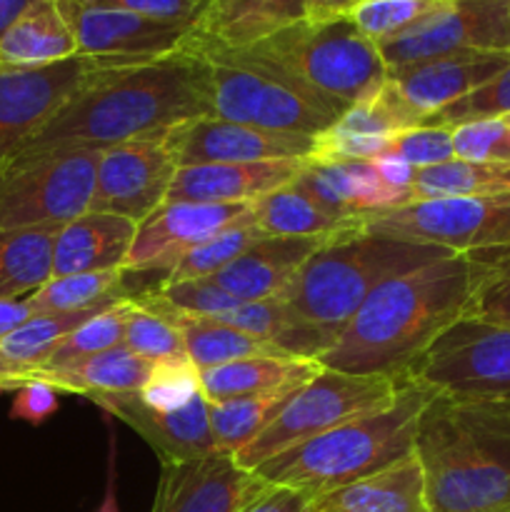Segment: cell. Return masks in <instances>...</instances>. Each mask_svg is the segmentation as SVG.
Listing matches in <instances>:
<instances>
[{
  "label": "cell",
  "mask_w": 510,
  "mask_h": 512,
  "mask_svg": "<svg viewBox=\"0 0 510 512\" xmlns=\"http://www.w3.org/2000/svg\"><path fill=\"white\" fill-rule=\"evenodd\" d=\"M205 115H210L205 63L198 53L183 50L103 70L20 145L105 150L128 140L168 135Z\"/></svg>",
  "instance_id": "6da1fadb"
},
{
  "label": "cell",
  "mask_w": 510,
  "mask_h": 512,
  "mask_svg": "<svg viewBox=\"0 0 510 512\" xmlns=\"http://www.w3.org/2000/svg\"><path fill=\"white\" fill-rule=\"evenodd\" d=\"M468 298L470 263L465 253L443 255L385 280L318 363L350 375L405 380L430 343L465 318Z\"/></svg>",
  "instance_id": "7a4b0ae2"
},
{
  "label": "cell",
  "mask_w": 510,
  "mask_h": 512,
  "mask_svg": "<svg viewBox=\"0 0 510 512\" xmlns=\"http://www.w3.org/2000/svg\"><path fill=\"white\" fill-rule=\"evenodd\" d=\"M428 512H510V395L445 398L415 435Z\"/></svg>",
  "instance_id": "3957f363"
},
{
  "label": "cell",
  "mask_w": 510,
  "mask_h": 512,
  "mask_svg": "<svg viewBox=\"0 0 510 512\" xmlns=\"http://www.w3.org/2000/svg\"><path fill=\"white\" fill-rule=\"evenodd\" d=\"M438 398L425 385L403 380L388 408L348 420L328 433L295 445L253 473L265 485H283L313 498L373 478L415 455V435L428 405Z\"/></svg>",
  "instance_id": "277c9868"
},
{
  "label": "cell",
  "mask_w": 510,
  "mask_h": 512,
  "mask_svg": "<svg viewBox=\"0 0 510 512\" xmlns=\"http://www.w3.org/2000/svg\"><path fill=\"white\" fill-rule=\"evenodd\" d=\"M443 255H450V250L360 230L315 250L278 303H283L295 320L338 340L378 285Z\"/></svg>",
  "instance_id": "5b68a950"
},
{
  "label": "cell",
  "mask_w": 510,
  "mask_h": 512,
  "mask_svg": "<svg viewBox=\"0 0 510 512\" xmlns=\"http://www.w3.org/2000/svg\"><path fill=\"white\" fill-rule=\"evenodd\" d=\"M298 85L335 118L373 95L388 78L378 45L348 18L313 23L300 20L253 48L235 50Z\"/></svg>",
  "instance_id": "8992f818"
},
{
  "label": "cell",
  "mask_w": 510,
  "mask_h": 512,
  "mask_svg": "<svg viewBox=\"0 0 510 512\" xmlns=\"http://www.w3.org/2000/svg\"><path fill=\"white\" fill-rule=\"evenodd\" d=\"M103 150L20 145L0 160V228H63L90 213Z\"/></svg>",
  "instance_id": "52a82bcc"
},
{
  "label": "cell",
  "mask_w": 510,
  "mask_h": 512,
  "mask_svg": "<svg viewBox=\"0 0 510 512\" xmlns=\"http://www.w3.org/2000/svg\"><path fill=\"white\" fill-rule=\"evenodd\" d=\"M198 55L205 63V103L213 118L310 138L338 120L298 85L255 60L220 50Z\"/></svg>",
  "instance_id": "ba28073f"
},
{
  "label": "cell",
  "mask_w": 510,
  "mask_h": 512,
  "mask_svg": "<svg viewBox=\"0 0 510 512\" xmlns=\"http://www.w3.org/2000/svg\"><path fill=\"white\" fill-rule=\"evenodd\" d=\"M403 380L385 378V375H350L340 370L320 368L310 383L295 390L285 408L275 415L273 423L245 445L235 463L253 473L275 455L295 448V445L313 440L348 420L360 415L383 410L398 398Z\"/></svg>",
  "instance_id": "9c48e42d"
},
{
  "label": "cell",
  "mask_w": 510,
  "mask_h": 512,
  "mask_svg": "<svg viewBox=\"0 0 510 512\" xmlns=\"http://www.w3.org/2000/svg\"><path fill=\"white\" fill-rule=\"evenodd\" d=\"M363 230L403 243L435 245L450 253L508 245L510 193L413 200L388 213L368 215Z\"/></svg>",
  "instance_id": "30bf717a"
},
{
  "label": "cell",
  "mask_w": 510,
  "mask_h": 512,
  "mask_svg": "<svg viewBox=\"0 0 510 512\" xmlns=\"http://www.w3.org/2000/svg\"><path fill=\"white\" fill-rule=\"evenodd\" d=\"M405 380L445 398L510 395V328L463 318L430 343Z\"/></svg>",
  "instance_id": "8fae6325"
},
{
  "label": "cell",
  "mask_w": 510,
  "mask_h": 512,
  "mask_svg": "<svg viewBox=\"0 0 510 512\" xmlns=\"http://www.w3.org/2000/svg\"><path fill=\"white\" fill-rule=\"evenodd\" d=\"M378 50L388 70L468 50L510 53V0L445 3L400 35L380 43Z\"/></svg>",
  "instance_id": "7c38bea8"
},
{
  "label": "cell",
  "mask_w": 510,
  "mask_h": 512,
  "mask_svg": "<svg viewBox=\"0 0 510 512\" xmlns=\"http://www.w3.org/2000/svg\"><path fill=\"white\" fill-rule=\"evenodd\" d=\"M115 60L75 58L38 70H0V160L38 133Z\"/></svg>",
  "instance_id": "4fadbf2b"
},
{
  "label": "cell",
  "mask_w": 510,
  "mask_h": 512,
  "mask_svg": "<svg viewBox=\"0 0 510 512\" xmlns=\"http://www.w3.org/2000/svg\"><path fill=\"white\" fill-rule=\"evenodd\" d=\"M175 173L178 158L170 133L110 145L100 153L90 210L143 223L168 200Z\"/></svg>",
  "instance_id": "5bb4252c"
},
{
  "label": "cell",
  "mask_w": 510,
  "mask_h": 512,
  "mask_svg": "<svg viewBox=\"0 0 510 512\" xmlns=\"http://www.w3.org/2000/svg\"><path fill=\"white\" fill-rule=\"evenodd\" d=\"M65 20L78 43V55L115 60V63H148L183 53L188 45V25L163 23L113 8H95L78 0H58Z\"/></svg>",
  "instance_id": "9a60e30c"
},
{
  "label": "cell",
  "mask_w": 510,
  "mask_h": 512,
  "mask_svg": "<svg viewBox=\"0 0 510 512\" xmlns=\"http://www.w3.org/2000/svg\"><path fill=\"white\" fill-rule=\"evenodd\" d=\"M250 218V203H163L138 223L125 273H170L180 258L205 240Z\"/></svg>",
  "instance_id": "2e32d148"
},
{
  "label": "cell",
  "mask_w": 510,
  "mask_h": 512,
  "mask_svg": "<svg viewBox=\"0 0 510 512\" xmlns=\"http://www.w3.org/2000/svg\"><path fill=\"white\" fill-rule=\"evenodd\" d=\"M178 168L205 163H260V160H308L313 153L310 135L278 133L253 125L228 123L213 115L190 120L170 133Z\"/></svg>",
  "instance_id": "e0dca14e"
},
{
  "label": "cell",
  "mask_w": 510,
  "mask_h": 512,
  "mask_svg": "<svg viewBox=\"0 0 510 512\" xmlns=\"http://www.w3.org/2000/svg\"><path fill=\"white\" fill-rule=\"evenodd\" d=\"M510 63L508 50H468L388 70V83L428 125L440 110L488 83Z\"/></svg>",
  "instance_id": "ac0fdd59"
},
{
  "label": "cell",
  "mask_w": 510,
  "mask_h": 512,
  "mask_svg": "<svg viewBox=\"0 0 510 512\" xmlns=\"http://www.w3.org/2000/svg\"><path fill=\"white\" fill-rule=\"evenodd\" d=\"M263 488L258 475L223 455L163 465L150 512H238Z\"/></svg>",
  "instance_id": "d6986e66"
},
{
  "label": "cell",
  "mask_w": 510,
  "mask_h": 512,
  "mask_svg": "<svg viewBox=\"0 0 510 512\" xmlns=\"http://www.w3.org/2000/svg\"><path fill=\"white\" fill-rule=\"evenodd\" d=\"M93 403L133 428L155 450L160 465L193 463V460L218 455L213 430H210L208 400L203 398V393L188 408L175 410V413H158L148 408L138 393L98 395Z\"/></svg>",
  "instance_id": "ffe728a7"
},
{
  "label": "cell",
  "mask_w": 510,
  "mask_h": 512,
  "mask_svg": "<svg viewBox=\"0 0 510 512\" xmlns=\"http://www.w3.org/2000/svg\"><path fill=\"white\" fill-rule=\"evenodd\" d=\"M305 20V0H205L185 50L235 53Z\"/></svg>",
  "instance_id": "44dd1931"
},
{
  "label": "cell",
  "mask_w": 510,
  "mask_h": 512,
  "mask_svg": "<svg viewBox=\"0 0 510 512\" xmlns=\"http://www.w3.org/2000/svg\"><path fill=\"white\" fill-rule=\"evenodd\" d=\"M308 160H260V163L183 165L175 173L165 203H253L293 185Z\"/></svg>",
  "instance_id": "7402d4cb"
},
{
  "label": "cell",
  "mask_w": 510,
  "mask_h": 512,
  "mask_svg": "<svg viewBox=\"0 0 510 512\" xmlns=\"http://www.w3.org/2000/svg\"><path fill=\"white\" fill-rule=\"evenodd\" d=\"M313 203L338 218H363V215L388 213L408 205V193L390 188L373 163H305L295 180Z\"/></svg>",
  "instance_id": "603a6c76"
},
{
  "label": "cell",
  "mask_w": 510,
  "mask_h": 512,
  "mask_svg": "<svg viewBox=\"0 0 510 512\" xmlns=\"http://www.w3.org/2000/svg\"><path fill=\"white\" fill-rule=\"evenodd\" d=\"M330 240L313 238H273L255 240L228 268L213 275V283L243 303L278 300L310 255Z\"/></svg>",
  "instance_id": "cb8c5ba5"
},
{
  "label": "cell",
  "mask_w": 510,
  "mask_h": 512,
  "mask_svg": "<svg viewBox=\"0 0 510 512\" xmlns=\"http://www.w3.org/2000/svg\"><path fill=\"white\" fill-rule=\"evenodd\" d=\"M138 223L115 213H90L70 220L55 238L53 278L123 270L133 248Z\"/></svg>",
  "instance_id": "d4e9b609"
},
{
  "label": "cell",
  "mask_w": 510,
  "mask_h": 512,
  "mask_svg": "<svg viewBox=\"0 0 510 512\" xmlns=\"http://www.w3.org/2000/svg\"><path fill=\"white\" fill-rule=\"evenodd\" d=\"M78 55L58 0H35L0 35V70H38Z\"/></svg>",
  "instance_id": "484cf974"
},
{
  "label": "cell",
  "mask_w": 510,
  "mask_h": 512,
  "mask_svg": "<svg viewBox=\"0 0 510 512\" xmlns=\"http://www.w3.org/2000/svg\"><path fill=\"white\" fill-rule=\"evenodd\" d=\"M323 365L295 355H255L218 368L200 370V393L213 403L253 398L283 388H300L320 373Z\"/></svg>",
  "instance_id": "4316f807"
},
{
  "label": "cell",
  "mask_w": 510,
  "mask_h": 512,
  "mask_svg": "<svg viewBox=\"0 0 510 512\" xmlns=\"http://www.w3.org/2000/svg\"><path fill=\"white\" fill-rule=\"evenodd\" d=\"M150 370H153L150 360L140 358L125 345H118V348L90 355V358L65 365V368L33 370L20 385L43 383L58 393H75L93 400L98 395L140 393L143 385L148 383Z\"/></svg>",
  "instance_id": "83f0119b"
},
{
  "label": "cell",
  "mask_w": 510,
  "mask_h": 512,
  "mask_svg": "<svg viewBox=\"0 0 510 512\" xmlns=\"http://www.w3.org/2000/svg\"><path fill=\"white\" fill-rule=\"evenodd\" d=\"M255 228L273 238H313V240H338L343 235L360 233L365 218H338L320 208L308 198L298 185H285L275 193L250 203Z\"/></svg>",
  "instance_id": "f1b7e54d"
},
{
  "label": "cell",
  "mask_w": 510,
  "mask_h": 512,
  "mask_svg": "<svg viewBox=\"0 0 510 512\" xmlns=\"http://www.w3.org/2000/svg\"><path fill=\"white\" fill-rule=\"evenodd\" d=\"M313 512H428L418 458L413 455L373 478L320 495Z\"/></svg>",
  "instance_id": "f546056e"
},
{
  "label": "cell",
  "mask_w": 510,
  "mask_h": 512,
  "mask_svg": "<svg viewBox=\"0 0 510 512\" xmlns=\"http://www.w3.org/2000/svg\"><path fill=\"white\" fill-rule=\"evenodd\" d=\"M105 308H110V305L78 310V313L33 315L18 330L0 338V393L18 390L25 375L38 370L78 325H83L85 320H90Z\"/></svg>",
  "instance_id": "4dcf8cb0"
},
{
  "label": "cell",
  "mask_w": 510,
  "mask_h": 512,
  "mask_svg": "<svg viewBox=\"0 0 510 512\" xmlns=\"http://www.w3.org/2000/svg\"><path fill=\"white\" fill-rule=\"evenodd\" d=\"M60 228H0V300H23L53 278Z\"/></svg>",
  "instance_id": "1f68e13d"
},
{
  "label": "cell",
  "mask_w": 510,
  "mask_h": 512,
  "mask_svg": "<svg viewBox=\"0 0 510 512\" xmlns=\"http://www.w3.org/2000/svg\"><path fill=\"white\" fill-rule=\"evenodd\" d=\"M150 293H153V290H150ZM155 298H158V295H155ZM160 305L168 310L170 320H173L175 328L183 335L185 353H188V358L198 365V370L218 368V365L233 363V360L243 358H255V355H288L280 353L275 345L265 343V340L260 338H253V335L243 333V330L238 328L218 323V320L178 313V310L168 308L163 300H160Z\"/></svg>",
  "instance_id": "d6a6232c"
},
{
  "label": "cell",
  "mask_w": 510,
  "mask_h": 512,
  "mask_svg": "<svg viewBox=\"0 0 510 512\" xmlns=\"http://www.w3.org/2000/svg\"><path fill=\"white\" fill-rule=\"evenodd\" d=\"M303 388V385H300ZM283 388L253 398L228 400V403H208L210 430H213L215 453L223 458H235L248 443H253L265 428L275 420V415L285 408L295 390Z\"/></svg>",
  "instance_id": "836d02e7"
},
{
  "label": "cell",
  "mask_w": 510,
  "mask_h": 512,
  "mask_svg": "<svg viewBox=\"0 0 510 512\" xmlns=\"http://www.w3.org/2000/svg\"><path fill=\"white\" fill-rule=\"evenodd\" d=\"M510 193V165L448 160L433 168L415 170L410 203L430 198H470V195Z\"/></svg>",
  "instance_id": "e575fe53"
},
{
  "label": "cell",
  "mask_w": 510,
  "mask_h": 512,
  "mask_svg": "<svg viewBox=\"0 0 510 512\" xmlns=\"http://www.w3.org/2000/svg\"><path fill=\"white\" fill-rule=\"evenodd\" d=\"M125 270H103V273H80L50 278L35 295H30L33 315L45 313H78V310L115 305L133 298L125 288Z\"/></svg>",
  "instance_id": "d590c367"
},
{
  "label": "cell",
  "mask_w": 510,
  "mask_h": 512,
  "mask_svg": "<svg viewBox=\"0 0 510 512\" xmlns=\"http://www.w3.org/2000/svg\"><path fill=\"white\" fill-rule=\"evenodd\" d=\"M465 255L470 263V298L465 318L510 328V243Z\"/></svg>",
  "instance_id": "8d00e7d4"
},
{
  "label": "cell",
  "mask_w": 510,
  "mask_h": 512,
  "mask_svg": "<svg viewBox=\"0 0 510 512\" xmlns=\"http://www.w3.org/2000/svg\"><path fill=\"white\" fill-rule=\"evenodd\" d=\"M123 345L150 363L188 358L183 335L153 293L130 298Z\"/></svg>",
  "instance_id": "74e56055"
},
{
  "label": "cell",
  "mask_w": 510,
  "mask_h": 512,
  "mask_svg": "<svg viewBox=\"0 0 510 512\" xmlns=\"http://www.w3.org/2000/svg\"><path fill=\"white\" fill-rule=\"evenodd\" d=\"M128 308L130 298L120 300V303L110 305V308L100 310L98 315L85 320L83 325H78V328L50 353V358L45 360L40 368H65V365H73L78 363V360L90 358V355L105 353V350L123 345ZM25 378H28V375H25Z\"/></svg>",
  "instance_id": "f35d334b"
},
{
  "label": "cell",
  "mask_w": 510,
  "mask_h": 512,
  "mask_svg": "<svg viewBox=\"0 0 510 512\" xmlns=\"http://www.w3.org/2000/svg\"><path fill=\"white\" fill-rule=\"evenodd\" d=\"M263 238L258 228L253 223V215H250L245 223L233 225V228L223 230L215 238L205 240L203 245L190 250L185 258H180L175 263V268L170 273H165V283H183V280H200V278H213L220 270L228 268L235 258L245 253L255 240Z\"/></svg>",
  "instance_id": "ab89813d"
},
{
  "label": "cell",
  "mask_w": 510,
  "mask_h": 512,
  "mask_svg": "<svg viewBox=\"0 0 510 512\" xmlns=\"http://www.w3.org/2000/svg\"><path fill=\"white\" fill-rule=\"evenodd\" d=\"M440 5L445 3H433V0H363L360 5H355L348 20L370 43L380 45L408 30L410 25L423 20Z\"/></svg>",
  "instance_id": "60d3db41"
},
{
  "label": "cell",
  "mask_w": 510,
  "mask_h": 512,
  "mask_svg": "<svg viewBox=\"0 0 510 512\" xmlns=\"http://www.w3.org/2000/svg\"><path fill=\"white\" fill-rule=\"evenodd\" d=\"M140 400L158 413H175L200 395V370L190 358L158 360L153 363L148 383L140 390Z\"/></svg>",
  "instance_id": "b9f144b4"
},
{
  "label": "cell",
  "mask_w": 510,
  "mask_h": 512,
  "mask_svg": "<svg viewBox=\"0 0 510 512\" xmlns=\"http://www.w3.org/2000/svg\"><path fill=\"white\" fill-rule=\"evenodd\" d=\"M510 115V63L495 78L475 88L465 98L455 100L445 110H440L428 125H445L453 130L455 125L473 123L485 118H508Z\"/></svg>",
  "instance_id": "7bdbcfd3"
},
{
  "label": "cell",
  "mask_w": 510,
  "mask_h": 512,
  "mask_svg": "<svg viewBox=\"0 0 510 512\" xmlns=\"http://www.w3.org/2000/svg\"><path fill=\"white\" fill-rule=\"evenodd\" d=\"M153 293L158 295L168 308L178 310V313L198 315V318L210 320H220L223 315H228L230 310H235L243 303V300L225 293V290L220 288V285H215L210 278L183 280V283H165V280H160V285L153 288Z\"/></svg>",
  "instance_id": "ee69618b"
},
{
  "label": "cell",
  "mask_w": 510,
  "mask_h": 512,
  "mask_svg": "<svg viewBox=\"0 0 510 512\" xmlns=\"http://www.w3.org/2000/svg\"><path fill=\"white\" fill-rule=\"evenodd\" d=\"M453 150L458 160L510 165V123L505 118H485L455 125Z\"/></svg>",
  "instance_id": "f6af8a7d"
},
{
  "label": "cell",
  "mask_w": 510,
  "mask_h": 512,
  "mask_svg": "<svg viewBox=\"0 0 510 512\" xmlns=\"http://www.w3.org/2000/svg\"><path fill=\"white\" fill-rule=\"evenodd\" d=\"M383 155H395L413 165L415 170L448 163V160H455L453 130L445 125H418V128L400 130L390 138Z\"/></svg>",
  "instance_id": "bcb514c9"
},
{
  "label": "cell",
  "mask_w": 510,
  "mask_h": 512,
  "mask_svg": "<svg viewBox=\"0 0 510 512\" xmlns=\"http://www.w3.org/2000/svg\"><path fill=\"white\" fill-rule=\"evenodd\" d=\"M78 3L95 5V8L125 10V13L143 15V18L193 28L200 10H203L205 0H78Z\"/></svg>",
  "instance_id": "7dc6e473"
},
{
  "label": "cell",
  "mask_w": 510,
  "mask_h": 512,
  "mask_svg": "<svg viewBox=\"0 0 510 512\" xmlns=\"http://www.w3.org/2000/svg\"><path fill=\"white\" fill-rule=\"evenodd\" d=\"M13 408L10 415L15 420H25V423L40 425L50 418V415L58 410V390L48 388L43 383H28L20 385L18 390H13Z\"/></svg>",
  "instance_id": "c3c4849f"
},
{
  "label": "cell",
  "mask_w": 510,
  "mask_h": 512,
  "mask_svg": "<svg viewBox=\"0 0 510 512\" xmlns=\"http://www.w3.org/2000/svg\"><path fill=\"white\" fill-rule=\"evenodd\" d=\"M315 498L310 493L283 485H265L250 503L238 512H313Z\"/></svg>",
  "instance_id": "681fc988"
},
{
  "label": "cell",
  "mask_w": 510,
  "mask_h": 512,
  "mask_svg": "<svg viewBox=\"0 0 510 512\" xmlns=\"http://www.w3.org/2000/svg\"><path fill=\"white\" fill-rule=\"evenodd\" d=\"M370 163H373V168L378 170V175L390 185V188L400 190V193H408L410 198V185H413L415 178L413 165L395 158V155H378V158L370 160Z\"/></svg>",
  "instance_id": "f907efd6"
},
{
  "label": "cell",
  "mask_w": 510,
  "mask_h": 512,
  "mask_svg": "<svg viewBox=\"0 0 510 512\" xmlns=\"http://www.w3.org/2000/svg\"><path fill=\"white\" fill-rule=\"evenodd\" d=\"M363 0H305V20L313 23H328V20L348 18L355 5Z\"/></svg>",
  "instance_id": "816d5d0a"
},
{
  "label": "cell",
  "mask_w": 510,
  "mask_h": 512,
  "mask_svg": "<svg viewBox=\"0 0 510 512\" xmlns=\"http://www.w3.org/2000/svg\"><path fill=\"white\" fill-rule=\"evenodd\" d=\"M33 318V308H30V300H0V338L10 335L13 330H18L20 325H25Z\"/></svg>",
  "instance_id": "f5cc1de1"
},
{
  "label": "cell",
  "mask_w": 510,
  "mask_h": 512,
  "mask_svg": "<svg viewBox=\"0 0 510 512\" xmlns=\"http://www.w3.org/2000/svg\"><path fill=\"white\" fill-rule=\"evenodd\" d=\"M95 512H120L118 505V473H115V438L110 435L108 450V480H105V495Z\"/></svg>",
  "instance_id": "db71d44e"
},
{
  "label": "cell",
  "mask_w": 510,
  "mask_h": 512,
  "mask_svg": "<svg viewBox=\"0 0 510 512\" xmlns=\"http://www.w3.org/2000/svg\"><path fill=\"white\" fill-rule=\"evenodd\" d=\"M35 0H0V35L18 20L25 8H30Z\"/></svg>",
  "instance_id": "11a10c76"
},
{
  "label": "cell",
  "mask_w": 510,
  "mask_h": 512,
  "mask_svg": "<svg viewBox=\"0 0 510 512\" xmlns=\"http://www.w3.org/2000/svg\"><path fill=\"white\" fill-rule=\"evenodd\" d=\"M433 3H458V0H433Z\"/></svg>",
  "instance_id": "9f6ffc18"
},
{
  "label": "cell",
  "mask_w": 510,
  "mask_h": 512,
  "mask_svg": "<svg viewBox=\"0 0 510 512\" xmlns=\"http://www.w3.org/2000/svg\"><path fill=\"white\" fill-rule=\"evenodd\" d=\"M505 120H508V123H510V115H508V118H505Z\"/></svg>",
  "instance_id": "6f0895ef"
}]
</instances>
